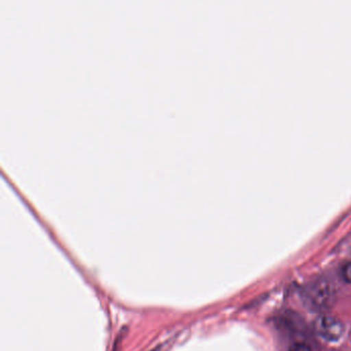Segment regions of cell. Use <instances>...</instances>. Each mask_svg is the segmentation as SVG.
I'll return each mask as SVG.
<instances>
[{
  "label": "cell",
  "instance_id": "8992f818",
  "mask_svg": "<svg viewBox=\"0 0 351 351\" xmlns=\"http://www.w3.org/2000/svg\"><path fill=\"white\" fill-rule=\"evenodd\" d=\"M350 338H351V335H350Z\"/></svg>",
  "mask_w": 351,
  "mask_h": 351
},
{
  "label": "cell",
  "instance_id": "277c9868",
  "mask_svg": "<svg viewBox=\"0 0 351 351\" xmlns=\"http://www.w3.org/2000/svg\"><path fill=\"white\" fill-rule=\"evenodd\" d=\"M289 351H312L310 348L309 345L305 344V343H295L291 345Z\"/></svg>",
  "mask_w": 351,
  "mask_h": 351
},
{
  "label": "cell",
  "instance_id": "5b68a950",
  "mask_svg": "<svg viewBox=\"0 0 351 351\" xmlns=\"http://www.w3.org/2000/svg\"><path fill=\"white\" fill-rule=\"evenodd\" d=\"M157 350H158V349H154V350H153V351H157Z\"/></svg>",
  "mask_w": 351,
  "mask_h": 351
},
{
  "label": "cell",
  "instance_id": "3957f363",
  "mask_svg": "<svg viewBox=\"0 0 351 351\" xmlns=\"http://www.w3.org/2000/svg\"><path fill=\"white\" fill-rule=\"evenodd\" d=\"M342 276L345 282L351 285V261L344 265L342 269Z\"/></svg>",
  "mask_w": 351,
  "mask_h": 351
},
{
  "label": "cell",
  "instance_id": "6da1fadb",
  "mask_svg": "<svg viewBox=\"0 0 351 351\" xmlns=\"http://www.w3.org/2000/svg\"><path fill=\"white\" fill-rule=\"evenodd\" d=\"M304 300L310 309H326L334 302V287L326 279H318L306 287Z\"/></svg>",
  "mask_w": 351,
  "mask_h": 351
},
{
  "label": "cell",
  "instance_id": "7a4b0ae2",
  "mask_svg": "<svg viewBox=\"0 0 351 351\" xmlns=\"http://www.w3.org/2000/svg\"><path fill=\"white\" fill-rule=\"evenodd\" d=\"M314 328L322 338L330 342H337L340 340L345 332L342 322L339 318L328 314L318 316L314 322Z\"/></svg>",
  "mask_w": 351,
  "mask_h": 351
}]
</instances>
